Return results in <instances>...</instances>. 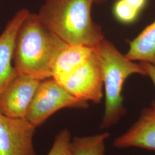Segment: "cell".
<instances>
[{"label":"cell","instance_id":"6da1fadb","mask_svg":"<svg viewBox=\"0 0 155 155\" xmlns=\"http://www.w3.org/2000/svg\"><path fill=\"white\" fill-rule=\"evenodd\" d=\"M67 45L41 21L38 14L30 13L16 39L13 59L17 74L40 81L52 78L56 58Z\"/></svg>","mask_w":155,"mask_h":155},{"label":"cell","instance_id":"7a4b0ae2","mask_svg":"<svg viewBox=\"0 0 155 155\" xmlns=\"http://www.w3.org/2000/svg\"><path fill=\"white\" fill-rule=\"evenodd\" d=\"M95 0H45L40 20L67 44L96 47L104 39L91 11Z\"/></svg>","mask_w":155,"mask_h":155},{"label":"cell","instance_id":"3957f363","mask_svg":"<svg viewBox=\"0 0 155 155\" xmlns=\"http://www.w3.org/2000/svg\"><path fill=\"white\" fill-rule=\"evenodd\" d=\"M95 51L101 66L105 93V111L100 127L106 129L115 125L126 113L122 95L125 80L134 74H147L140 63H133L106 39L95 47Z\"/></svg>","mask_w":155,"mask_h":155},{"label":"cell","instance_id":"277c9868","mask_svg":"<svg viewBox=\"0 0 155 155\" xmlns=\"http://www.w3.org/2000/svg\"><path fill=\"white\" fill-rule=\"evenodd\" d=\"M88 107L87 102L74 97L52 78L40 82L25 118L38 127L62 109Z\"/></svg>","mask_w":155,"mask_h":155},{"label":"cell","instance_id":"5b68a950","mask_svg":"<svg viewBox=\"0 0 155 155\" xmlns=\"http://www.w3.org/2000/svg\"><path fill=\"white\" fill-rule=\"evenodd\" d=\"M60 84L79 100L99 104L103 97V77L100 59L95 51L87 61Z\"/></svg>","mask_w":155,"mask_h":155},{"label":"cell","instance_id":"8992f818","mask_svg":"<svg viewBox=\"0 0 155 155\" xmlns=\"http://www.w3.org/2000/svg\"><path fill=\"white\" fill-rule=\"evenodd\" d=\"M36 128L25 118L6 116L0 111V155H37L33 145Z\"/></svg>","mask_w":155,"mask_h":155},{"label":"cell","instance_id":"52a82bcc","mask_svg":"<svg viewBox=\"0 0 155 155\" xmlns=\"http://www.w3.org/2000/svg\"><path fill=\"white\" fill-rule=\"evenodd\" d=\"M40 81L18 75L0 95V111L6 116L25 118Z\"/></svg>","mask_w":155,"mask_h":155},{"label":"cell","instance_id":"ba28073f","mask_svg":"<svg viewBox=\"0 0 155 155\" xmlns=\"http://www.w3.org/2000/svg\"><path fill=\"white\" fill-rule=\"evenodd\" d=\"M30 13L27 9H21L8 23L0 35V95L6 86L18 75L12 66L15 42L18 30Z\"/></svg>","mask_w":155,"mask_h":155},{"label":"cell","instance_id":"9c48e42d","mask_svg":"<svg viewBox=\"0 0 155 155\" xmlns=\"http://www.w3.org/2000/svg\"><path fill=\"white\" fill-rule=\"evenodd\" d=\"M113 147H137L155 151V107L144 109L136 122L125 133L114 139Z\"/></svg>","mask_w":155,"mask_h":155},{"label":"cell","instance_id":"30bf717a","mask_svg":"<svg viewBox=\"0 0 155 155\" xmlns=\"http://www.w3.org/2000/svg\"><path fill=\"white\" fill-rule=\"evenodd\" d=\"M95 47L68 44L56 57L52 67V78L61 83L89 59Z\"/></svg>","mask_w":155,"mask_h":155},{"label":"cell","instance_id":"8fae6325","mask_svg":"<svg viewBox=\"0 0 155 155\" xmlns=\"http://www.w3.org/2000/svg\"><path fill=\"white\" fill-rule=\"evenodd\" d=\"M125 55L132 61L155 65V20L129 42V51Z\"/></svg>","mask_w":155,"mask_h":155},{"label":"cell","instance_id":"7c38bea8","mask_svg":"<svg viewBox=\"0 0 155 155\" xmlns=\"http://www.w3.org/2000/svg\"><path fill=\"white\" fill-rule=\"evenodd\" d=\"M109 137L107 132L74 137L71 141V155H105V141Z\"/></svg>","mask_w":155,"mask_h":155},{"label":"cell","instance_id":"4fadbf2b","mask_svg":"<svg viewBox=\"0 0 155 155\" xmlns=\"http://www.w3.org/2000/svg\"><path fill=\"white\" fill-rule=\"evenodd\" d=\"M71 139L68 130L62 129L56 136L52 147L47 155H71Z\"/></svg>","mask_w":155,"mask_h":155},{"label":"cell","instance_id":"5bb4252c","mask_svg":"<svg viewBox=\"0 0 155 155\" xmlns=\"http://www.w3.org/2000/svg\"><path fill=\"white\" fill-rule=\"evenodd\" d=\"M113 13L119 21L129 24L134 21L140 12L127 4L124 0H117L113 6Z\"/></svg>","mask_w":155,"mask_h":155},{"label":"cell","instance_id":"9a60e30c","mask_svg":"<svg viewBox=\"0 0 155 155\" xmlns=\"http://www.w3.org/2000/svg\"><path fill=\"white\" fill-rule=\"evenodd\" d=\"M140 64L146 72L147 75L149 76L151 79L155 87V65L144 61H141ZM152 106L155 107V100L152 102Z\"/></svg>","mask_w":155,"mask_h":155},{"label":"cell","instance_id":"2e32d148","mask_svg":"<svg viewBox=\"0 0 155 155\" xmlns=\"http://www.w3.org/2000/svg\"><path fill=\"white\" fill-rule=\"evenodd\" d=\"M127 4L141 12L147 4L148 0H124Z\"/></svg>","mask_w":155,"mask_h":155},{"label":"cell","instance_id":"e0dca14e","mask_svg":"<svg viewBox=\"0 0 155 155\" xmlns=\"http://www.w3.org/2000/svg\"><path fill=\"white\" fill-rule=\"evenodd\" d=\"M106 0H95V2L97 3V4H101V3H102L104 2H105Z\"/></svg>","mask_w":155,"mask_h":155}]
</instances>
